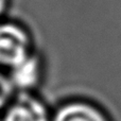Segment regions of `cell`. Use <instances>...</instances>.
<instances>
[{"label":"cell","mask_w":121,"mask_h":121,"mask_svg":"<svg viewBox=\"0 0 121 121\" xmlns=\"http://www.w3.org/2000/svg\"><path fill=\"white\" fill-rule=\"evenodd\" d=\"M10 80L14 88L29 90L36 86L40 78V63L35 55L31 54L23 62L11 69Z\"/></svg>","instance_id":"obj_3"},{"label":"cell","mask_w":121,"mask_h":121,"mask_svg":"<svg viewBox=\"0 0 121 121\" xmlns=\"http://www.w3.org/2000/svg\"><path fill=\"white\" fill-rule=\"evenodd\" d=\"M3 121H50L47 107L40 100L21 92L8 107Z\"/></svg>","instance_id":"obj_2"},{"label":"cell","mask_w":121,"mask_h":121,"mask_svg":"<svg viewBox=\"0 0 121 121\" xmlns=\"http://www.w3.org/2000/svg\"><path fill=\"white\" fill-rule=\"evenodd\" d=\"M53 121H108L95 106L84 102H71L55 113Z\"/></svg>","instance_id":"obj_4"},{"label":"cell","mask_w":121,"mask_h":121,"mask_svg":"<svg viewBox=\"0 0 121 121\" xmlns=\"http://www.w3.org/2000/svg\"><path fill=\"white\" fill-rule=\"evenodd\" d=\"M31 40L25 29L5 22L0 23V66L12 69L31 55Z\"/></svg>","instance_id":"obj_1"},{"label":"cell","mask_w":121,"mask_h":121,"mask_svg":"<svg viewBox=\"0 0 121 121\" xmlns=\"http://www.w3.org/2000/svg\"><path fill=\"white\" fill-rule=\"evenodd\" d=\"M13 90H14V86L10 78L4 75L0 71V112L10 102Z\"/></svg>","instance_id":"obj_5"},{"label":"cell","mask_w":121,"mask_h":121,"mask_svg":"<svg viewBox=\"0 0 121 121\" xmlns=\"http://www.w3.org/2000/svg\"><path fill=\"white\" fill-rule=\"evenodd\" d=\"M6 5H8V0H0V17L5 11Z\"/></svg>","instance_id":"obj_6"}]
</instances>
